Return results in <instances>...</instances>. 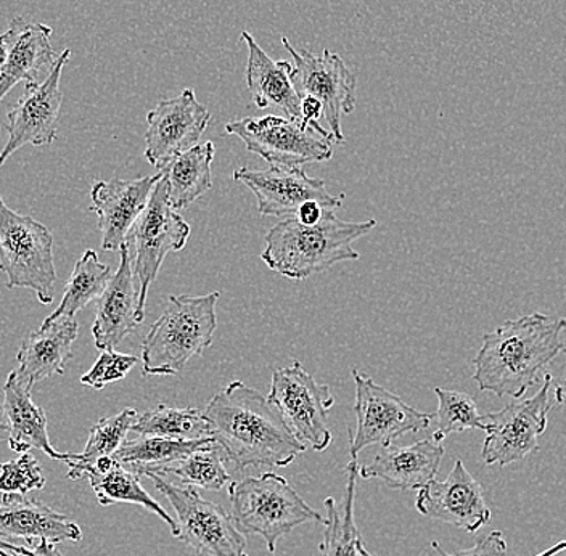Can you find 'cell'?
Masks as SVG:
<instances>
[{
	"label": "cell",
	"instance_id": "f546056e",
	"mask_svg": "<svg viewBox=\"0 0 566 556\" xmlns=\"http://www.w3.org/2000/svg\"><path fill=\"white\" fill-rule=\"evenodd\" d=\"M228 460L224 449L212 439L203 448L197 449L175 463L155 470H142L139 476L145 471H150L163 478L175 476L182 486L221 491L226 484L230 483V474L226 469Z\"/></svg>",
	"mask_w": 566,
	"mask_h": 556
},
{
	"label": "cell",
	"instance_id": "8fae6325",
	"mask_svg": "<svg viewBox=\"0 0 566 556\" xmlns=\"http://www.w3.org/2000/svg\"><path fill=\"white\" fill-rule=\"evenodd\" d=\"M282 44L295 60L290 81L300 101L304 97H314L321 102L332 137L336 144H342L345 140L342 116L349 115L356 108V74L346 66L338 53L328 49H324L321 55H314L304 49L296 51L286 38H282Z\"/></svg>",
	"mask_w": 566,
	"mask_h": 556
},
{
	"label": "cell",
	"instance_id": "8d00e7d4",
	"mask_svg": "<svg viewBox=\"0 0 566 556\" xmlns=\"http://www.w3.org/2000/svg\"><path fill=\"white\" fill-rule=\"evenodd\" d=\"M431 547L440 556H507V541L501 531H493L483 539H478L472 548L448 554L438 542H431Z\"/></svg>",
	"mask_w": 566,
	"mask_h": 556
},
{
	"label": "cell",
	"instance_id": "7c38bea8",
	"mask_svg": "<svg viewBox=\"0 0 566 556\" xmlns=\"http://www.w3.org/2000/svg\"><path fill=\"white\" fill-rule=\"evenodd\" d=\"M226 133L239 137L250 154L263 158L269 166L300 168L334 157L331 139L281 116L237 119L226 124Z\"/></svg>",
	"mask_w": 566,
	"mask_h": 556
},
{
	"label": "cell",
	"instance_id": "4316f807",
	"mask_svg": "<svg viewBox=\"0 0 566 556\" xmlns=\"http://www.w3.org/2000/svg\"><path fill=\"white\" fill-rule=\"evenodd\" d=\"M84 478H88L94 489L95 497L102 506L113 504H134L155 513L171 529L172 536H179V524L163 508L161 505L142 487L140 476L122 463L113 460L105 470L87 469Z\"/></svg>",
	"mask_w": 566,
	"mask_h": 556
},
{
	"label": "cell",
	"instance_id": "d6986e66",
	"mask_svg": "<svg viewBox=\"0 0 566 556\" xmlns=\"http://www.w3.org/2000/svg\"><path fill=\"white\" fill-rule=\"evenodd\" d=\"M119 253L122 262L97 300L92 327L95 348L101 350H115L144 322L139 314V290L136 289L133 261L126 244H122Z\"/></svg>",
	"mask_w": 566,
	"mask_h": 556
},
{
	"label": "cell",
	"instance_id": "30bf717a",
	"mask_svg": "<svg viewBox=\"0 0 566 556\" xmlns=\"http://www.w3.org/2000/svg\"><path fill=\"white\" fill-rule=\"evenodd\" d=\"M356 385V430H349V455L359 457L364 449L374 444L381 448L407 433H419L433 423V413L413 409L399 396L392 395L384 386L377 385L369 375L353 368Z\"/></svg>",
	"mask_w": 566,
	"mask_h": 556
},
{
	"label": "cell",
	"instance_id": "9c48e42d",
	"mask_svg": "<svg viewBox=\"0 0 566 556\" xmlns=\"http://www.w3.org/2000/svg\"><path fill=\"white\" fill-rule=\"evenodd\" d=\"M268 399L304 448L316 452L328 449L332 442L328 412L335 406V398L331 386L317 382L300 360L275 368Z\"/></svg>",
	"mask_w": 566,
	"mask_h": 556
},
{
	"label": "cell",
	"instance_id": "4dcf8cb0",
	"mask_svg": "<svg viewBox=\"0 0 566 556\" xmlns=\"http://www.w3.org/2000/svg\"><path fill=\"white\" fill-rule=\"evenodd\" d=\"M211 441L212 438L186 441L159 436H139L137 439L124 441L122 448L113 453V460L139 474L142 470H155L175 463Z\"/></svg>",
	"mask_w": 566,
	"mask_h": 556
},
{
	"label": "cell",
	"instance_id": "ba28073f",
	"mask_svg": "<svg viewBox=\"0 0 566 556\" xmlns=\"http://www.w3.org/2000/svg\"><path fill=\"white\" fill-rule=\"evenodd\" d=\"M155 487L175 508L179 536L176 539L208 556H248L247 539L222 506L205 499L197 489L179 486L157 473L145 471Z\"/></svg>",
	"mask_w": 566,
	"mask_h": 556
},
{
	"label": "cell",
	"instance_id": "2e32d148",
	"mask_svg": "<svg viewBox=\"0 0 566 556\" xmlns=\"http://www.w3.org/2000/svg\"><path fill=\"white\" fill-rule=\"evenodd\" d=\"M233 180L253 191L261 216L295 218L300 208L310 201L321 203L327 211H335L345 200V195L336 197L328 193L324 180L307 176L301 168L269 166L261 171L239 168L233 172Z\"/></svg>",
	"mask_w": 566,
	"mask_h": 556
},
{
	"label": "cell",
	"instance_id": "b9f144b4",
	"mask_svg": "<svg viewBox=\"0 0 566 556\" xmlns=\"http://www.w3.org/2000/svg\"><path fill=\"white\" fill-rule=\"evenodd\" d=\"M555 400H557V403H560V406L566 407V375L562 385H558L557 388H555Z\"/></svg>",
	"mask_w": 566,
	"mask_h": 556
},
{
	"label": "cell",
	"instance_id": "ac0fdd59",
	"mask_svg": "<svg viewBox=\"0 0 566 556\" xmlns=\"http://www.w3.org/2000/svg\"><path fill=\"white\" fill-rule=\"evenodd\" d=\"M161 172L158 171V175L134 180L112 179L94 183L91 211L97 214L102 250L116 251L126 242L127 233L147 207Z\"/></svg>",
	"mask_w": 566,
	"mask_h": 556
},
{
	"label": "cell",
	"instance_id": "7a4b0ae2",
	"mask_svg": "<svg viewBox=\"0 0 566 556\" xmlns=\"http://www.w3.org/2000/svg\"><path fill=\"white\" fill-rule=\"evenodd\" d=\"M566 318L543 313L523 315L484 333L473 366L480 391L497 398L520 399L537 381V375L566 350L562 333Z\"/></svg>",
	"mask_w": 566,
	"mask_h": 556
},
{
	"label": "cell",
	"instance_id": "52a82bcc",
	"mask_svg": "<svg viewBox=\"0 0 566 556\" xmlns=\"http://www.w3.org/2000/svg\"><path fill=\"white\" fill-rule=\"evenodd\" d=\"M190 237L189 222L177 214L168 201L165 176L159 177L150 200L136 224L127 233L126 244L133 261L134 277L139 283V314L145 318V304L151 283L169 253L184 250Z\"/></svg>",
	"mask_w": 566,
	"mask_h": 556
},
{
	"label": "cell",
	"instance_id": "836d02e7",
	"mask_svg": "<svg viewBox=\"0 0 566 556\" xmlns=\"http://www.w3.org/2000/svg\"><path fill=\"white\" fill-rule=\"evenodd\" d=\"M434 395L438 398V412L433 413L437 430L431 436L434 441L442 442L452 433L486 430L483 416L478 412V406L472 396L441 388H434Z\"/></svg>",
	"mask_w": 566,
	"mask_h": 556
},
{
	"label": "cell",
	"instance_id": "6da1fadb",
	"mask_svg": "<svg viewBox=\"0 0 566 556\" xmlns=\"http://www.w3.org/2000/svg\"><path fill=\"white\" fill-rule=\"evenodd\" d=\"M211 436L237 470L283 469L306 451L279 410L245 382H229L203 410Z\"/></svg>",
	"mask_w": 566,
	"mask_h": 556
},
{
	"label": "cell",
	"instance_id": "484cf974",
	"mask_svg": "<svg viewBox=\"0 0 566 556\" xmlns=\"http://www.w3.org/2000/svg\"><path fill=\"white\" fill-rule=\"evenodd\" d=\"M214 159V144L201 145L179 155L163 168V176L168 187V201L172 209L189 208L193 201L203 197L212 187L211 166Z\"/></svg>",
	"mask_w": 566,
	"mask_h": 556
},
{
	"label": "cell",
	"instance_id": "d6a6232c",
	"mask_svg": "<svg viewBox=\"0 0 566 556\" xmlns=\"http://www.w3.org/2000/svg\"><path fill=\"white\" fill-rule=\"evenodd\" d=\"M130 431L139 436H159L186 441L212 438L211 427L203 416V410L195 407L179 409L166 403H159L154 410L139 416Z\"/></svg>",
	"mask_w": 566,
	"mask_h": 556
},
{
	"label": "cell",
	"instance_id": "e575fe53",
	"mask_svg": "<svg viewBox=\"0 0 566 556\" xmlns=\"http://www.w3.org/2000/svg\"><path fill=\"white\" fill-rule=\"evenodd\" d=\"M45 487L41 465L30 452L9 463H0V492L2 494L27 495Z\"/></svg>",
	"mask_w": 566,
	"mask_h": 556
},
{
	"label": "cell",
	"instance_id": "f6af8a7d",
	"mask_svg": "<svg viewBox=\"0 0 566 556\" xmlns=\"http://www.w3.org/2000/svg\"><path fill=\"white\" fill-rule=\"evenodd\" d=\"M0 431H7L6 417H3L2 406H0Z\"/></svg>",
	"mask_w": 566,
	"mask_h": 556
},
{
	"label": "cell",
	"instance_id": "ee69618b",
	"mask_svg": "<svg viewBox=\"0 0 566 556\" xmlns=\"http://www.w3.org/2000/svg\"><path fill=\"white\" fill-rule=\"evenodd\" d=\"M357 552H359V556H374L369 554V552L366 550V547H364V542L360 541L359 544H357Z\"/></svg>",
	"mask_w": 566,
	"mask_h": 556
},
{
	"label": "cell",
	"instance_id": "4fadbf2b",
	"mask_svg": "<svg viewBox=\"0 0 566 556\" xmlns=\"http://www.w3.org/2000/svg\"><path fill=\"white\" fill-rule=\"evenodd\" d=\"M551 386L552 375L546 374L543 386L533 398L516 399L504 409L483 416L486 439L481 459L486 465L507 466L539 451L537 438L546 433L551 412Z\"/></svg>",
	"mask_w": 566,
	"mask_h": 556
},
{
	"label": "cell",
	"instance_id": "277c9868",
	"mask_svg": "<svg viewBox=\"0 0 566 556\" xmlns=\"http://www.w3.org/2000/svg\"><path fill=\"white\" fill-rule=\"evenodd\" d=\"M221 293L171 296L142 343V374L175 377L190 359L203 356L212 345Z\"/></svg>",
	"mask_w": 566,
	"mask_h": 556
},
{
	"label": "cell",
	"instance_id": "d590c367",
	"mask_svg": "<svg viewBox=\"0 0 566 556\" xmlns=\"http://www.w3.org/2000/svg\"><path fill=\"white\" fill-rule=\"evenodd\" d=\"M137 364H139V357L133 356V354L102 350L95 366L81 377V385L98 391V389H104L106 385L123 380Z\"/></svg>",
	"mask_w": 566,
	"mask_h": 556
},
{
	"label": "cell",
	"instance_id": "d4e9b609",
	"mask_svg": "<svg viewBox=\"0 0 566 556\" xmlns=\"http://www.w3.org/2000/svg\"><path fill=\"white\" fill-rule=\"evenodd\" d=\"M248 48L247 86L258 108H275L292 122H301V101L290 81L293 66L289 62H274L254 41L253 35L243 31Z\"/></svg>",
	"mask_w": 566,
	"mask_h": 556
},
{
	"label": "cell",
	"instance_id": "7bdbcfd3",
	"mask_svg": "<svg viewBox=\"0 0 566 556\" xmlns=\"http://www.w3.org/2000/svg\"><path fill=\"white\" fill-rule=\"evenodd\" d=\"M7 60V49L6 44H3L2 38H0V69H2L3 63Z\"/></svg>",
	"mask_w": 566,
	"mask_h": 556
},
{
	"label": "cell",
	"instance_id": "9a60e30c",
	"mask_svg": "<svg viewBox=\"0 0 566 556\" xmlns=\"http://www.w3.org/2000/svg\"><path fill=\"white\" fill-rule=\"evenodd\" d=\"M210 122V109L197 101L193 88H184L177 97L159 101L147 115L145 158L161 171L172 159L198 145Z\"/></svg>",
	"mask_w": 566,
	"mask_h": 556
},
{
	"label": "cell",
	"instance_id": "83f0119b",
	"mask_svg": "<svg viewBox=\"0 0 566 556\" xmlns=\"http://www.w3.org/2000/svg\"><path fill=\"white\" fill-rule=\"evenodd\" d=\"M346 489L342 508L334 497L324 502V541L321 544V556H359L357 544L363 541L356 524V483L359 476L357 460H349L346 465Z\"/></svg>",
	"mask_w": 566,
	"mask_h": 556
},
{
	"label": "cell",
	"instance_id": "3957f363",
	"mask_svg": "<svg viewBox=\"0 0 566 556\" xmlns=\"http://www.w3.org/2000/svg\"><path fill=\"white\" fill-rule=\"evenodd\" d=\"M377 227L375 219L346 222L334 211H325L316 225L301 224L296 218H285L265 233L261 260L271 271L290 280H306L343 261L359 260L353 248Z\"/></svg>",
	"mask_w": 566,
	"mask_h": 556
},
{
	"label": "cell",
	"instance_id": "8992f818",
	"mask_svg": "<svg viewBox=\"0 0 566 556\" xmlns=\"http://www.w3.org/2000/svg\"><path fill=\"white\" fill-rule=\"evenodd\" d=\"M0 272L7 289L33 290L41 304L53 303L56 271L51 230L31 216H21L0 197Z\"/></svg>",
	"mask_w": 566,
	"mask_h": 556
},
{
	"label": "cell",
	"instance_id": "f35d334b",
	"mask_svg": "<svg viewBox=\"0 0 566 556\" xmlns=\"http://www.w3.org/2000/svg\"><path fill=\"white\" fill-rule=\"evenodd\" d=\"M325 209L321 203H316V201H310V203L303 204L300 208L298 214L295 216L296 219L304 225H316L317 222H321V219L324 218Z\"/></svg>",
	"mask_w": 566,
	"mask_h": 556
},
{
	"label": "cell",
	"instance_id": "ffe728a7",
	"mask_svg": "<svg viewBox=\"0 0 566 556\" xmlns=\"http://www.w3.org/2000/svg\"><path fill=\"white\" fill-rule=\"evenodd\" d=\"M444 453V445L433 438L410 445H385L369 465L359 469V476L377 478L395 491L422 489L437 478Z\"/></svg>",
	"mask_w": 566,
	"mask_h": 556
},
{
	"label": "cell",
	"instance_id": "44dd1931",
	"mask_svg": "<svg viewBox=\"0 0 566 556\" xmlns=\"http://www.w3.org/2000/svg\"><path fill=\"white\" fill-rule=\"evenodd\" d=\"M52 33L48 24L13 18L9 30L0 35L7 49V60L0 69V102L18 83H35L39 71L52 69L59 59L51 44Z\"/></svg>",
	"mask_w": 566,
	"mask_h": 556
},
{
	"label": "cell",
	"instance_id": "e0dca14e",
	"mask_svg": "<svg viewBox=\"0 0 566 556\" xmlns=\"http://www.w3.org/2000/svg\"><path fill=\"white\" fill-rule=\"evenodd\" d=\"M416 508L427 518L452 524L472 534L491 520L481 484L460 459L455 460L454 469L444 481L433 480L419 489Z\"/></svg>",
	"mask_w": 566,
	"mask_h": 556
},
{
	"label": "cell",
	"instance_id": "5b68a950",
	"mask_svg": "<svg viewBox=\"0 0 566 556\" xmlns=\"http://www.w3.org/2000/svg\"><path fill=\"white\" fill-rule=\"evenodd\" d=\"M230 516L243 536H261L269 554L279 541L306 523H324V516L307 505L281 474L245 476L229 486Z\"/></svg>",
	"mask_w": 566,
	"mask_h": 556
},
{
	"label": "cell",
	"instance_id": "cb8c5ba5",
	"mask_svg": "<svg viewBox=\"0 0 566 556\" xmlns=\"http://www.w3.org/2000/svg\"><path fill=\"white\" fill-rule=\"evenodd\" d=\"M3 417H6L9 448L17 453L39 449L52 460L66 462L69 453L56 452L48 433V416L31 398V391L10 371L3 385Z\"/></svg>",
	"mask_w": 566,
	"mask_h": 556
},
{
	"label": "cell",
	"instance_id": "ab89813d",
	"mask_svg": "<svg viewBox=\"0 0 566 556\" xmlns=\"http://www.w3.org/2000/svg\"><path fill=\"white\" fill-rule=\"evenodd\" d=\"M0 550L10 552V554H28V545L21 547V545H13L9 541L0 539Z\"/></svg>",
	"mask_w": 566,
	"mask_h": 556
},
{
	"label": "cell",
	"instance_id": "5bb4252c",
	"mask_svg": "<svg viewBox=\"0 0 566 556\" xmlns=\"http://www.w3.org/2000/svg\"><path fill=\"white\" fill-rule=\"evenodd\" d=\"M70 56V49L62 52L49 71V76L42 83H28L20 101L7 113L9 140L0 151V168L27 144L42 147L55 141L63 104L60 80Z\"/></svg>",
	"mask_w": 566,
	"mask_h": 556
},
{
	"label": "cell",
	"instance_id": "60d3db41",
	"mask_svg": "<svg viewBox=\"0 0 566 556\" xmlns=\"http://www.w3.org/2000/svg\"><path fill=\"white\" fill-rule=\"evenodd\" d=\"M562 552H566V539L552 545L551 548L541 552V554H537L536 556H557L558 554H562Z\"/></svg>",
	"mask_w": 566,
	"mask_h": 556
},
{
	"label": "cell",
	"instance_id": "7402d4cb",
	"mask_svg": "<svg viewBox=\"0 0 566 556\" xmlns=\"http://www.w3.org/2000/svg\"><path fill=\"white\" fill-rule=\"evenodd\" d=\"M80 335V324L74 318L42 324L39 331L24 336L17 354L18 380L30 391L38 382L53 375L65 374L66 364L73 359V343Z\"/></svg>",
	"mask_w": 566,
	"mask_h": 556
},
{
	"label": "cell",
	"instance_id": "74e56055",
	"mask_svg": "<svg viewBox=\"0 0 566 556\" xmlns=\"http://www.w3.org/2000/svg\"><path fill=\"white\" fill-rule=\"evenodd\" d=\"M0 556H63L51 541H28V554H10L0 550Z\"/></svg>",
	"mask_w": 566,
	"mask_h": 556
},
{
	"label": "cell",
	"instance_id": "1f68e13d",
	"mask_svg": "<svg viewBox=\"0 0 566 556\" xmlns=\"http://www.w3.org/2000/svg\"><path fill=\"white\" fill-rule=\"evenodd\" d=\"M139 413L136 409H124L118 416L106 417L98 420L88 433L87 444L81 453H69L70 480H83L84 471L94 465L98 459L113 457L122 448L127 434L133 430Z\"/></svg>",
	"mask_w": 566,
	"mask_h": 556
},
{
	"label": "cell",
	"instance_id": "f1b7e54d",
	"mask_svg": "<svg viewBox=\"0 0 566 556\" xmlns=\"http://www.w3.org/2000/svg\"><path fill=\"white\" fill-rule=\"evenodd\" d=\"M109 279H112L109 265L98 260V254L94 250H87L74 264L73 272L66 282L62 303L45 318L44 324L73 318L87 304L94 303L102 296Z\"/></svg>",
	"mask_w": 566,
	"mask_h": 556
},
{
	"label": "cell",
	"instance_id": "603a6c76",
	"mask_svg": "<svg viewBox=\"0 0 566 556\" xmlns=\"http://www.w3.org/2000/svg\"><path fill=\"white\" fill-rule=\"evenodd\" d=\"M21 537L28 541L81 542L80 524L71 522L42 502L24 495L3 494L0 505V539Z\"/></svg>",
	"mask_w": 566,
	"mask_h": 556
}]
</instances>
